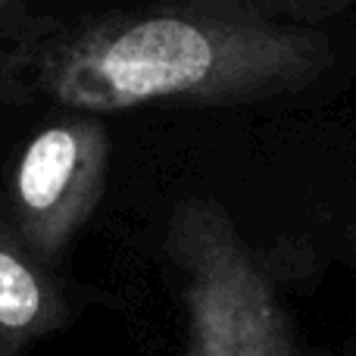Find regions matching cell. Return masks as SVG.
<instances>
[{
	"mask_svg": "<svg viewBox=\"0 0 356 356\" xmlns=\"http://www.w3.org/2000/svg\"><path fill=\"white\" fill-rule=\"evenodd\" d=\"M66 319V303L22 238L0 225V356H19Z\"/></svg>",
	"mask_w": 356,
	"mask_h": 356,
	"instance_id": "obj_4",
	"label": "cell"
},
{
	"mask_svg": "<svg viewBox=\"0 0 356 356\" xmlns=\"http://www.w3.org/2000/svg\"><path fill=\"white\" fill-rule=\"evenodd\" d=\"M41 41V25L29 16L22 0H0V91L13 72L31 60V47Z\"/></svg>",
	"mask_w": 356,
	"mask_h": 356,
	"instance_id": "obj_5",
	"label": "cell"
},
{
	"mask_svg": "<svg viewBox=\"0 0 356 356\" xmlns=\"http://www.w3.org/2000/svg\"><path fill=\"white\" fill-rule=\"evenodd\" d=\"M110 141L97 119L38 131L13 175L19 238L35 259L56 257L94 216L106 184Z\"/></svg>",
	"mask_w": 356,
	"mask_h": 356,
	"instance_id": "obj_3",
	"label": "cell"
},
{
	"mask_svg": "<svg viewBox=\"0 0 356 356\" xmlns=\"http://www.w3.org/2000/svg\"><path fill=\"white\" fill-rule=\"evenodd\" d=\"M184 282L181 356H294L269 282L222 209L188 200L172 219Z\"/></svg>",
	"mask_w": 356,
	"mask_h": 356,
	"instance_id": "obj_2",
	"label": "cell"
},
{
	"mask_svg": "<svg viewBox=\"0 0 356 356\" xmlns=\"http://www.w3.org/2000/svg\"><path fill=\"white\" fill-rule=\"evenodd\" d=\"M307 63L300 41L203 10H154L85 29L44 54L41 85L72 110L219 100L269 88Z\"/></svg>",
	"mask_w": 356,
	"mask_h": 356,
	"instance_id": "obj_1",
	"label": "cell"
}]
</instances>
